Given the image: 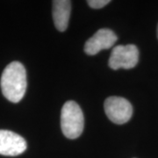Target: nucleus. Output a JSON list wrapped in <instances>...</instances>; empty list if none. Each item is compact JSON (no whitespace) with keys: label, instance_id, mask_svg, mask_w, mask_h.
I'll list each match as a JSON object with an SVG mask.
<instances>
[{"label":"nucleus","instance_id":"9","mask_svg":"<svg viewBox=\"0 0 158 158\" xmlns=\"http://www.w3.org/2000/svg\"><path fill=\"white\" fill-rule=\"evenodd\" d=\"M157 37H158V27H157Z\"/></svg>","mask_w":158,"mask_h":158},{"label":"nucleus","instance_id":"6","mask_svg":"<svg viewBox=\"0 0 158 158\" xmlns=\"http://www.w3.org/2000/svg\"><path fill=\"white\" fill-rule=\"evenodd\" d=\"M117 36L112 30L102 28L85 42V52L89 56H94L101 50L112 48L117 41Z\"/></svg>","mask_w":158,"mask_h":158},{"label":"nucleus","instance_id":"8","mask_svg":"<svg viewBox=\"0 0 158 158\" xmlns=\"http://www.w3.org/2000/svg\"><path fill=\"white\" fill-rule=\"evenodd\" d=\"M88 5L93 9H100L110 3V0H88Z\"/></svg>","mask_w":158,"mask_h":158},{"label":"nucleus","instance_id":"7","mask_svg":"<svg viewBox=\"0 0 158 158\" xmlns=\"http://www.w3.org/2000/svg\"><path fill=\"white\" fill-rule=\"evenodd\" d=\"M71 11V2L69 0L53 1V20L55 27L60 32H64L69 25Z\"/></svg>","mask_w":158,"mask_h":158},{"label":"nucleus","instance_id":"3","mask_svg":"<svg viewBox=\"0 0 158 158\" xmlns=\"http://www.w3.org/2000/svg\"><path fill=\"white\" fill-rule=\"evenodd\" d=\"M139 61V50L133 44L118 45L113 48L109 58L108 65L111 69L117 70L119 69L135 68Z\"/></svg>","mask_w":158,"mask_h":158},{"label":"nucleus","instance_id":"5","mask_svg":"<svg viewBox=\"0 0 158 158\" xmlns=\"http://www.w3.org/2000/svg\"><path fill=\"white\" fill-rule=\"evenodd\" d=\"M27 148L22 136L9 130H0V155L16 156L25 152Z\"/></svg>","mask_w":158,"mask_h":158},{"label":"nucleus","instance_id":"1","mask_svg":"<svg viewBox=\"0 0 158 158\" xmlns=\"http://www.w3.org/2000/svg\"><path fill=\"white\" fill-rule=\"evenodd\" d=\"M0 85L3 95L9 101L12 103L20 101L27 86V72L22 63L12 62L8 64L2 73Z\"/></svg>","mask_w":158,"mask_h":158},{"label":"nucleus","instance_id":"2","mask_svg":"<svg viewBox=\"0 0 158 158\" xmlns=\"http://www.w3.org/2000/svg\"><path fill=\"white\" fill-rule=\"evenodd\" d=\"M85 127L84 113L75 101H67L61 112V128L69 139H77L82 135Z\"/></svg>","mask_w":158,"mask_h":158},{"label":"nucleus","instance_id":"4","mask_svg":"<svg viewBox=\"0 0 158 158\" xmlns=\"http://www.w3.org/2000/svg\"><path fill=\"white\" fill-rule=\"evenodd\" d=\"M105 112L108 118L115 124H124L133 115V106L121 97H109L105 101Z\"/></svg>","mask_w":158,"mask_h":158}]
</instances>
